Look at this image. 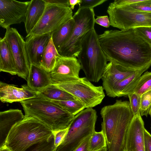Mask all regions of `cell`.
Listing matches in <instances>:
<instances>
[{"instance_id": "obj_1", "label": "cell", "mask_w": 151, "mask_h": 151, "mask_svg": "<svg viewBox=\"0 0 151 151\" xmlns=\"http://www.w3.org/2000/svg\"><path fill=\"white\" fill-rule=\"evenodd\" d=\"M98 39L109 62L135 70L151 64V46L134 29L106 30Z\"/></svg>"}, {"instance_id": "obj_2", "label": "cell", "mask_w": 151, "mask_h": 151, "mask_svg": "<svg viewBox=\"0 0 151 151\" xmlns=\"http://www.w3.org/2000/svg\"><path fill=\"white\" fill-rule=\"evenodd\" d=\"M20 102L25 116L36 118L53 132L68 128L75 116L57 104L39 96Z\"/></svg>"}, {"instance_id": "obj_3", "label": "cell", "mask_w": 151, "mask_h": 151, "mask_svg": "<svg viewBox=\"0 0 151 151\" xmlns=\"http://www.w3.org/2000/svg\"><path fill=\"white\" fill-rule=\"evenodd\" d=\"M53 135L52 130L38 119L25 115L23 119L12 127L4 145L12 151H25L33 145L48 139Z\"/></svg>"}, {"instance_id": "obj_4", "label": "cell", "mask_w": 151, "mask_h": 151, "mask_svg": "<svg viewBox=\"0 0 151 151\" xmlns=\"http://www.w3.org/2000/svg\"><path fill=\"white\" fill-rule=\"evenodd\" d=\"M100 114L102 119L101 130L106 138L107 147L112 139L116 141L124 139L134 117L129 102L117 100L113 104L103 107Z\"/></svg>"}, {"instance_id": "obj_5", "label": "cell", "mask_w": 151, "mask_h": 151, "mask_svg": "<svg viewBox=\"0 0 151 151\" xmlns=\"http://www.w3.org/2000/svg\"><path fill=\"white\" fill-rule=\"evenodd\" d=\"M77 57L86 78L91 82H98L102 78L108 60L100 46L94 28L83 38L81 50Z\"/></svg>"}, {"instance_id": "obj_6", "label": "cell", "mask_w": 151, "mask_h": 151, "mask_svg": "<svg viewBox=\"0 0 151 151\" xmlns=\"http://www.w3.org/2000/svg\"><path fill=\"white\" fill-rule=\"evenodd\" d=\"M97 118L96 110L91 108H86L75 116L63 141L56 151H73L95 131Z\"/></svg>"}, {"instance_id": "obj_7", "label": "cell", "mask_w": 151, "mask_h": 151, "mask_svg": "<svg viewBox=\"0 0 151 151\" xmlns=\"http://www.w3.org/2000/svg\"><path fill=\"white\" fill-rule=\"evenodd\" d=\"M73 18L75 24L71 34L58 52L61 56L77 57L81 50L83 38L88 32L94 28L93 9H78Z\"/></svg>"}, {"instance_id": "obj_8", "label": "cell", "mask_w": 151, "mask_h": 151, "mask_svg": "<svg viewBox=\"0 0 151 151\" xmlns=\"http://www.w3.org/2000/svg\"><path fill=\"white\" fill-rule=\"evenodd\" d=\"M107 12L110 26L120 30L151 27V12L135 10L128 6L116 7L109 4Z\"/></svg>"}, {"instance_id": "obj_9", "label": "cell", "mask_w": 151, "mask_h": 151, "mask_svg": "<svg viewBox=\"0 0 151 151\" xmlns=\"http://www.w3.org/2000/svg\"><path fill=\"white\" fill-rule=\"evenodd\" d=\"M70 7L46 4L37 23L26 37L51 33L73 17Z\"/></svg>"}, {"instance_id": "obj_10", "label": "cell", "mask_w": 151, "mask_h": 151, "mask_svg": "<svg viewBox=\"0 0 151 151\" xmlns=\"http://www.w3.org/2000/svg\"><path fill=\"white\" fill-rule=\"evenodd\" d=\"M55 85L72 95L86 108L100 104L105 96L103 86L94 85L86 77L80 78L74 82Z\"/></svg>"}, {"instance_id": "obj_11", "label": "cell", "mask_w": 151, "mask_h": 151, "mask_svg": "<svg viewBox=\"0 0 151 151\" xmlns=\"http://www.w3.org/2000/svg\"><path fill=\"white\" fill-rule=\"evenodd\" d=\"M4 38L8 43L16 65L17 75L27 81L30 64L25 48V42L15 28H7Z\"/></svg>"}, {"instance_id": "obj_12", "label": "cell", "mask_w": 151, "mask_h": 151, "mask_svg": "<svg viewBox=\"0 0 151 151\" xmlns=\"http://www.w3.org/2000/svg\"><path fill=\"white\" fill-rule=\"evenodd\" d=\"M81 65L74 57L60 56L57 58L55 66L49 73L52 84L57 85L75 81L78 80Z\"/></svg>"}, {"instance_id": "obj_13", "label": "cell", "mask_w": 151, "mask_h": 151, "mask_svg": "<svg viewBox=\"0 0 151 151\" xmlns=\"http://www.w3.org/2000/svg\"><path fill=\"white\" fill-rule=\"evenodd\" d=\"M30 1L0 0V25L6 29L11 25L24 22Z\"/></svg>"}, {"instance_id": "obj_14", "label": "cell", "mask_w": 151, "mask_h": 151, "mask_svg": "<svg viewBox=\"0 0 151 151\" xmlns=\"http://www.w3.org/2000/svg\"><path fill=\"white\" fill-rule=\"evenodd\" d=\"M145 129L141 115L134 116L127 133L123 151H145Z\"/></svg>"}, {"instance_id": "obj_15", "label": "cell", "mask_w": 151, "mask_h": 151, "mask_svg": "<svg viewBox=\"0 0 151 151\" xmlns=\"http://www.w3.org/2000/svg\"><path fill=\"white\" fill-rule=\"evenodd\" d=\"M51 37V33L26 37L25 48L30 65L41 67L44 51Z\"/></svg>"}, {"instance_id": "obj_16", "label": "cell", "mask_w": 151, "mask_h": 151, "mask_svg": "<svg viewBox=\"0 0 151 151\" xmlns=\"http://www.w3.org/2000/svg\"><path fill=\"white\" fill-rule=\"evenodd\" d=\"M37 96V93L27 85H23L19 88L14 85L0 82V100L3 103L20 102Z\"/></svg>"}, {"instance_id": "obj_17", "label": "cell", "mask_w": 151, "mask_h": 151, "mask_svg": "<svg viewBox=\"0 0 151 151\" xmlns=\"http://www.w3.org/2000/svg\"><path fill=\"white\" fill-rule=\"evenodd\" d=\"M137 70L127 69L113 62H109L101 79L104 90L107 91Z\"/></svg>"}, {"instance_id": "obj_18", "label": "cell", "mask_w": 151, "mask_h": 151, "mask_svg": "<svg viewBox=\"0 0 151 151\" xmlns=\"http://www.w3.org/2000/svg\"><path fill=\"white\" fill-rule=\"evenodd\" d=\"M25 117L21 110L10 109L0 112V147L4 145L13 126Z\"/></svg>"}, {"instance_id": "obj_19", "label": "cell", "mask_w": 151, "mask_h": 151, "mask_svg": "<svg viewBox=\"0 0 151 151\" xmlns=\"http://www.w3.org/2000/svg\"><path fill=\"white\" fill-rule=\"evenodd\" d=\"M27 85L33 91L37 93L52 85L49 73L42 67L31 65Z\"/></svg>"}, {"instance_id": "obj_20", "label": "cell", "mask_w": 151, "mask_h": 151, "mask_svg": "<svg viewBox=\"0 0 151 151\" xmlns=\"http://www.w3.org/2000/svg\"><path fill=\"white\" fill-rule=\"evenodd\" d=\"M150 66L151 64L137 70L125 79L117 83L105 91L106 95L113 98L127 96L131 87L138 80L142 74Z\"/></svg>"}, {"instance_id": "obj_21", "label": "cell", "mask_w": 151, "mask_h": 151, "mask_svg": "<svg viewBox=\"0 0 151 151\" xmlns=\"http://www.w3.org/2000/svg\"><path fill=\"white\" fill-rule=\"evenodd\" d=\"M46 4L44 0L30 1L25 15V27L27 35L34 28L42 17Z\"/></svg>"}, {"instance_id": "obj_22", "label": "cell", "mask_w": 151, "mask_h": 151, "mask_svg": "<svg viewBox=\"0 0 151 151\" xmlns=\"http://www.w3.org/2000/svg\"><path fill=\"white\" fill-rule=\"evenodd\" d=\"M0 71L17 75L15 63L10 47L6 40L0 38Z\"/></svg>"}, {"instance_id": "obj_23", "label": "cell", "mask_w": 151, "mask_h": 151, "mask_svg": "<svg viewBox=\"0 0 151 151\" xmlns=\"http://www.w3.org/2000/svg\"><path fill=\"white\" fill-rule=\"evenodd\" d=\"M74 24L75 22L72 17L51 33L52 41L58 52L69 38Z\"/></svg>"}, {"instance_id": "obj_24", "label": "cell", "mask_w": 151, "mask_h": 151, "mask_svg": "<svg viewBox=\"0 0 151 151\" xmlns=\"http://www.w3.org/2000/svg\"><path fill=\"white\" fill-rule=\"evenodd\" d=\"M37 94L38 96L51 101L78 100L69 93L52 84Z\"/></svg>"}, {"instance_id": "obj_25", "label": "cell", "mask_w": 151, "mask_h": 151, "mask_svg": "<svg viewBox=\"0 0 151 151\" xmlns=\"http://www.w3.org/2000/svg\"><path fill=\"white\" fill-rule=\"evenodd\" d=\"M60 56L55 46L51 37L44 51L41 66L49 73L54 67L57 58Z\"/></svg>"}, {"instance_id": "obj_26", "label": "cell", "mask_w": 151, "mask_h": 151, "mask_svg": "<svg viewBox=\"0 0 151 151\" xmlns=\"http://www.w3.org/2000/svg\"><path fill=\"white\" fill-rule=\"evenodd\" d=\"M151 90V72L147 71L142 75L138 80L132 86L128 94L135 93L141 96L144 93Z\"/></svg>"}, {"instance_id": "obj_27", "label": "cell", "mask_w": 151, "mask_h": 151, "mask_svg": "<svg viewBox=\"0 0 151 151\" xmlns=\"http://www.w3.org/2000/svg\"><path fill=\"white\" fill-rule=\"evenodd\" d=\"M51 101L57 104L69 113L74 116L85 108L83 104L78 100Z\"/></svg>"}, {"instance_id": "obj_28", "label": "cell", "mask_w": 151, "mask_h": 151, "mask_svg": "<svg viewBox=\"0 0 151 151\" xmlns=\"http://www.w3.org/2000/svg\"><path fill=\"white\" fill-rule=\"evenodd\" d=\"M107 147L106 138L103 131L94 132L90 139V151H97Z\"/></svg>"}, {"instance_id": "obj_29", "label": "cell", "mask_w": 151, "mask_h": 151, "mask_svg": "<svg viewBox=\"0 0 151 151\" xmlns=\"http://www.w3.org/2000/svg\"><path fill=\"white\" fill-rule=\"evenodd\" d=\"M57 148L54 145V135L50 139L36 143L25 151H56Z\"/></svg>"}, {"instance_id": "obj_30", "label": "cell", "mask_w": 151, "mask_h": 151, "mask_svg": "<svg viewBox=\"0 0 151 151\" xmlns=\"http://www.w3.org/2000/svg\"><path fill=\"white\" fill-rule=\"evenodd\" d=\"M131 111L134 116L140 115L141 96L133 93L128 95Z\"/></svg>"}, {"instance_id": "obj_31", "label": "cell", "mask_w": 151, "mask_h": 151, "mask_svg": "<svg viewBox=\"0 0 151 151\" xmlns=\"http://www.w3.org/2000/svg\"><path fill=\"white\" fill-rule=\"evenodd\" d=\"M141 98L140 114L147 117L151 105V90L142 94Z\"/></svg>"}, {"instance_id": "obj_32", "label": "cell", "mask_w": 151, "mask_h": 151, "mask_svg": "<svg viewBox=\"0 0 151 151\" xmlns=\"http://www.w3.org/2000/svg\"><path fill=\"white\" fill-rule=\"evenodd\" d=\"M136 33L151 46V27L134 28Z\"/></svg>"}, {"instance_id": "obj_33", "label": "cell", "mask_w": 151, "mask_h": 151, "mask_svg": "<svg viewBox=\"0 0 151 151\" xmlns=\"http://www.w3.org/2000/svg\"><path fill=\"white\" fill-rule=\"evenodd\" d=\"M127 6L135 10L151 12V0H142L140 2Z\"/></svg>"}, {"instance_id": "obj_34", "label": "cell", "mask_w": 151, "mask_h": 151, "mask_svg": "<svg viewBox=\"0 0 151 151\" xmlns=\"http://www.w3.org/2000/svg\"><path fill=\"white\" fill-rule=\"evenodd\" d=\"M108 0H82V3L79 6L78 9L93 8L99 5Z\"/></svg>"}, {"instance_id": "obj_35", "label": "cell", "mask_w": 151, "mask_h": 151, "mask_svg": "<svg viewBox=\"0 0 151 151\" xmlns=\"http://www.w3.org/2000/svg\"><path fill=\"white\" fill-rule=\"evenodd\" d=\"M68 129V128L53 132L54 138V145L57 148L63 141Z\"/></svg>"}, {"instance_id": "obj_36", "label": "cell", "mask_w": 151, "mask_h": 151, "mask_svg": "<svg viewBox=\"0 0 151 151\" xmlns=\"http://www.w3.org/2000/svg\"><path fill=\"white\" fill-rule=\"evenodd\" d=\"M142 0H115L110 3V5L116 7H121L129 6L138 3Z\"/></svg>"}, {"instance_id": "obj_37", "label": "cell", "mask_w": 151, "mask_h": 151, "mask_svg": "<svg viewBox=\"0 0 151 151\" xmlns=\"http://www.w3.org/2000/svg\"><path fill=\"white\" fill-rule=\"evenodd\" d=\"M95 23L105 27H109L110 26L109 17L107 15L97 16Z\"/></svg>"}, {"instance_id": "obj_38", "label": "cell", "mask_w": 151, "mask_h": 151, "mask_svg": "<svg viewBox=\"0 0 151 151\" xmlns=\"http://www.w3.org/2000/svg\"><path fill=\"white\" fill-rule=\"evenodd\" d=\"M145 151H151V134L145 129L144 132Z\"/></svg>"}, {"instance_id": "obj_39", "label": "cell", "mask_w": 151, "mask_h": 151, "mask_svg": "<svg viewBox=\"0 0 151 151\" xmlns=\"http://www.w3.org/2000/svg\"><path fill=\"white\" fill-rule=\"evenodd\" d=\"M91 136L85 139L73 151H90L89 142Z\"/></svg>"}, {"instance_id": "obj_40", "label": "cell", "mask_w": 151, "mask_h": 151, "mask_svg": "<svg viewBox=\"0 0 151 151\" xmlns=\"http://www.w3.org/2000/svg\"><path fill=\"white\" fill-rule=\"evenodd\" d=\"M46 4L63 6L70 7L69 0H44Z\"/></svg>"}, {"instance_id": "obj_41", "label": "cell", "mask_w": 151, "mask_h": 151, "mask_svg": "<svg viewBox=\"0 0 151 151\" xmlns=\"http://www.w3.org/2000/svg\"><path fill=\"white\" fill-rule=\"evenodd\" d=\"M82 3V0H69L70 7L71 10H73L76 5L80 6Z\"/></svg>"}, {"instance_id": "obj_42", "label": "cell", "mask_w": 151, "mask_h": 151, "mask_svg": "<svg viewBox=\"0 0 151 151\" xmlns=\"http://www.w3.org/2000/svg\"><path fill=\"white\" fill-rule=\"evenodd\" d=\"M0 151H12L5 145H4L0 147Z\"/></svg>"}, {"instance_id": "obj_43", "label": "cell", "mask_w": 151, "mask_h": 151, "mask_svg": "<svg viewBox=\"0 0 151 151\" xmlns=\"http://www.w3.org/2000/svg\"><path fill=\"white\" fill-rule=\"evenodd\" d=\"M97 151H107V147H105Z\"/></svg>"}, {"instance_id": "obj_44", "label": "cell", "mask_w": 151, "mask_h": 151, "mask_svg": "<svg viewBox=\"0 0 151 151\" xmlns=\"http://www.w3.org/2000/svg\"><path fill=\"white\" fill-rule=\"evenodd\" d=\"M148 114L150 115V116L151 117V105L150 108L149 109Z\"/></svg>"}]
</instances>
